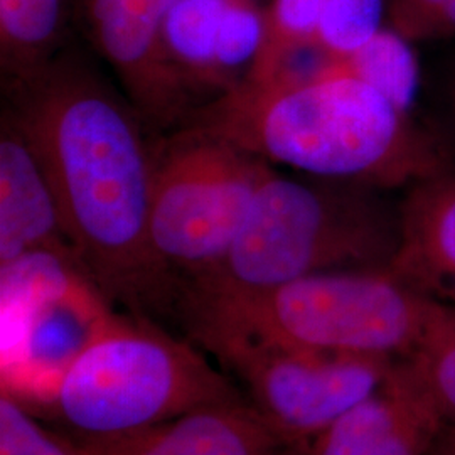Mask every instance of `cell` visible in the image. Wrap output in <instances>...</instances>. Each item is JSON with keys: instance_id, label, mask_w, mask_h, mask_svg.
<instances>
[{"instance_id": "cell-1", "label": "cell", "mask_w": 455, "mask_h": 455, "mask_svg": "<svg viewBox=\"0 0 455 455\" xmlns=\"http://www.w3.org/2000/svg\"><path fill=\"white\" fill-rule=\"evenodd\" d=\"M7 112L43 164L66 236L110 304L174 314L178 282L150 238L152 147L142 116L69 56L9 80Z\"/></svg>"}, {"instance_id": "cell-2", "label": "cell", "mask_w": 455, "mask_h": 455, "mask_svg": "<svg viewBox=\"0 0 455 455\" xmlns=\"http://www.w3.org/2000/svg\"><path fill=\"white\" fill-rule=\"evenodd\" d=\"M186 125L212 132L270 165L376 191L408 189L452 171V152L410 112L344 75L242 84Z\"/></svg>"}, {"instance_id": "cell-3", "label": "cell", "mask_w": 455, "mask_h": 455, "mask_svg": "<svg viewBox=\"0 0 455 455\" xmlns=\"http://www.w3.org/2000/svg\"><path fill=\"white\" fill-rule=\"evenodd\" d=\"M398 243L400 208L381 191L274 171L225 259L180 283L176 309L257 295L323 272L387 268Z\"/></svg>"}, {"instance_id": "cell-4", "label": "cell", "mask_w": 455, "mask_h": 455, "mask_svg": "<svg viewBox=\"0 0 455 455\" xmlns=\"http://www.w3.org/2000/svg\"><path fill=\"white\" fill-rule=\"evenodd\" d=\"M435 307L387 267L314 274L242 299L186 302L176 315L196 341L238 334L309 353L407 359Z\"/></svg>"}, {"instance_id": "cell-5", "label": "cell", "mask_w": 455, "mask_h": 455, "mask_svg": "<svg viewBox=\"0 0 455 455\" xmlns=\"http://www.w3.org/2000/svg\"><path fill=\"white\" fill-rule=\"evenodd\" d=\"M246 400L189 342L112 314L61 376L49 405L80 442L129 435L197 408Z\"/></svg>"}, {"instance_id": "cell-6", "label": "cell", "mask_w": 455, "mask_h": 455, "mask_svg": "<svg viewBox=\"0 0 455 455\" xmlns=\"http://www.w3.org/2000/svg\"><path fill=\"white\" fill-rule=\"evenodd\" d=\"M274 167L227 139L182 125L152 148L150 238L180 283L225 259Z\"/></svg>"}, {"instance_id": "cell-7", "label": "cell", "mask_w": 455, "mask_h": 455, "mask_svg": "<svg viewBox=\"0 0 455 455\" xmlns=\"http://www.w3.org/2000/svg\"><path fill=\"white\" fill-rule=\"evenodd\" d=\"M110 306L75 253L44 250L2 265V390L48 405Z\"/></svg>"}, {"instance_id": "cell-8", "label": "cell", "mask_w": 455, "mask_h": 455, "mask_svg": "<svg viewBox=\"0 0 455 455\" xmlns=\"http://www.w3.org/2000/svg\"><path fill=\"white\" fill-rule=\"evenodd\" d=\"M197 342L238 378L250 407L280 440L300 451L379 390L400 361L309 353L238 334Z\"/></svg>"}, {"instance_id": "cell-9", "label": "cell", "mask_w": 455, "mask_h": 455, "mask_svg": "<svg viewBox=\"0 0 455 455\" xmlns=\"http://www.w3.org/2000/svg\"><path fill=\"white\" fill-rule=\"evenodd\" d=\"M174 0H84L98 52L124 84L129 103L148 125L182 127L195 101L174 76L164 49V24Z\"/></svg>"}, {"instance_id": "cell-10", "label": "cell", "mask_w": 455, "mask_h": 455, "mask_svg": "<svg viewBox=\"0 0 455 455\" xmlns=\"http://www.w3.org/2000/svg\"><path fill=\"white\" fill-rule=\"evenodd\" d=\"M447 423L411 361L400 359L381 388L310 442L304 455H430Z\"/></svg>"}, {"instance_id": "cell-11", "label": "cell", "mask_w": 455, "mask_h": 455, "mask_svg": "<svg viewBox=\"0 0 455 455\" xmlns=\"http://www.w3.org/2000/svg\"><path fill=\"white\" fill-rule=\"evenodd\" d=\"M78 443L84 455H278L289 449L246 400L197 408L129 435Z\"/></svg>"}, {"instance_id": "cell-12", "label": "cell", "mask_w": 455, "mask_h": 455, "mask_svg": "<svg viewBox=\"0 0 455 455\" xmlns=\"http://www.w3.org/2000/svg\"><path fill=\"white\" fill-rule=\"evenodd\" d=\"M44 250L75 253L48 174L5 110L0 129V267Z\"/></svg>"}, {"instance_id": "cell-13", "label": "cell", "mask_w": 455, "mask_h": 455, "mask_svg": "<svg viewBox=\"0 0 455 455\" xmlns=\"http://www.w3.org/2000/svg\"><path fill=\"white\" fill-rule=\"evenodd\" d=\"M393 274L434 302L455 307V169L405 189Z\"/></svg>"}, {"instance_id": "cell-14", "label": "cell", "mask_w": 455, "mask_h": 455, "mask_svg": "<svg viewBox=\"0 0 455 455\" xmlns=\"http://www.w3.org/2000/svg\"><path fill=\"white\" fill-rule=\"evenodd\" d=\"M387 0H268L265 49L282 54L317 44L347 54L383 28Z\"/></svg>"}, {"instance_id": "cell-15", "label": "cell", "mask_w": 455, "mask_h": 455, "mask_svg": "<svg viewBox=\"0 0 455 455\" xmlns=\"http://www.w3.org/2000/svg\"><path fill=\"white\" fill-rule=\"evenodd\" d=\"M231 0H174L164 24V49L196 110L220 98L216 49Z\"/></svg>"}, {"instance_id": "cell-16", "label": "cell", "mask_w": 455, "mask_h": 455, "mask_svg": "<svg viewBox=\"0 0 455 455\" xmlns=\"http://www.w3.org/2000/svg\"><path fill=\"white\" fill-rule=\"evenodd\" d=\"M65 14L66 0H0V58L7 80L56 58Z\"/></svg>"}, {"instance_id": "cell-17", "label": "cell", "mask_w": 455, "mask_h": 455, "mask_svg": "<svg viewBox=\"0 0 455 455\" xmlns=\"http://www.w3.org/2000/svg\"><path fill=\"white\" fill-rule=\"evenodd\" d=\"M411 44L390 26H383L358 49L336 56L323 75L356 78L411 114L420 83L419 58Z\"/></svg>"}, {"instance_id": "cell-18", "label": "cell", "mask_w": 455, "mask_h": 455, "mask_svg": "<svg viewBox=\"0 0 455 455\" xmlns=\"http://www.w3.org/2000/svg\"><path fill=\"white\" fill-rule=\"evenodd\" d=\"M408 359L447 420L455 423V307L437 304L422 342Z\"/></svg>"}, {"instance_id": "cell-19", "label": "cell", "mask_w": 455, "mask_h": 455, "mask_svg": "<svg viewBox=\"0 0 455 455\" xmlns=\"http://www.w3.org/2000/svg\"><path fill=\"white\" fill-rule=\"evenodd\" d=\"M0 455H84L71 443L37 422L14 393L0 396Z\"/></svg>"}, {"instance_id": "cell-20", "label": "cell", "mask_w": 455, "mask_h": 455, "mask_svg": "<svg viewBox=\"0 0 455 455\" xmlns=\"http://www.w3.org/2000/svg\"><path fill=\"white\" fill-rule=\"evenodd\" d=\"M387 19L410 43L455 37V0H387Z\"/></svg>"}, {"instance_id": "cell-21", "label": "cell", "mask_w": 455, "mask_h": 455, "mask_svg": "<svg viewBox=\"0 0 455 455\" xmlns=\"http://www.w3.org/2000/svg\"><path fill=\"white\" fill-rule=\"evenodd\" d=\"M430 455H455V423H447Z\"/></svg>"}, {"instance_id": "cell-22", "label": "cell", "mask_w": 455, "mask_h": 455, "mask_svg": "<svg viewBox=\"0 0 455 455\" xmlns=\"http://www.w3.org/2000/svg\"><path fill=\"white\" fill-rule=\"evenodd\" d=\"M449 103H451V108H452V116H454L455 122V68L454 73L451 75V80H449Z\"/></svg>"}, {"instance_id": "cell-23", "label": "cell", "mask_w": 455, "mask_h": 455, "mask_svg": "<svg viewBox=\"0 0 455 455\" xmlns=\"http://www.w3.org/2000/svg\"><path fill=\"white\" fill-rule=\"evenodd\" d=\"M278 455H304V451H300V449H292V447H289V449H285V451H282Z\"/></svg>"}]
</instances>
